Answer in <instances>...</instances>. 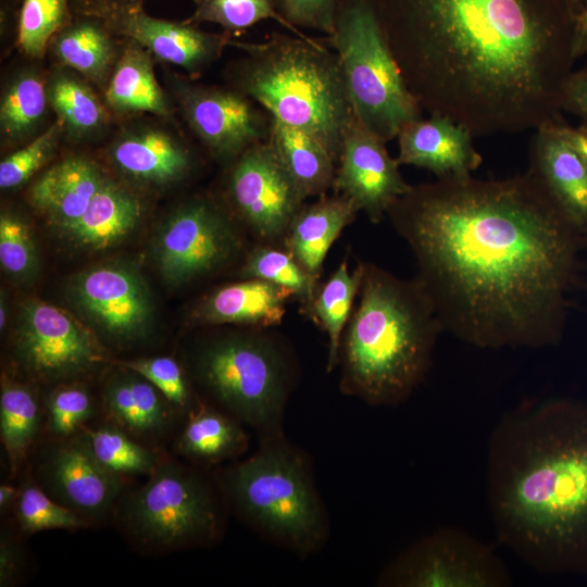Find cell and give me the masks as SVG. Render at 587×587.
I'll return each instance as SVG.
<instances>
[{
    "label": "cell",
    "instance_id": "obj_1",
    "mask_svg": "<svg viewBox=\"0 0 587 587\" xmlns=\"http://www.w3.org/2000/svg\"><path fill=\"white\" fill-rule=\"evenodd\" d=\"M387 215L444 330L478 348L559 345L587 235L532 171L436 178Z\"/></svg>",
    "mask_w": 587,
    "mask_h": 587
},
{
    "label": "cell",
    "instance_id": "obj_2",
    "mask_svg": "<svg viewBox=\"0 0 587 587\" xmlns=\"http://www.w3.org/2000/svg\"><path fill=\"white\" fill-rule=\"evenodd\" d=\"M404 82L475 137L563 120L577 17L564 0H377Z\"/></svg>",
    "mask_w": 587,
    "mask_h": 587
},
{
    "label": "cell",
    "instance_id": "obj_3",
    "mask_svg": "<svg viewBox=\"0 0 587 587\" xmlns=\"http://www.w3.org/2000/svg\"><path fill=\"white\" fill-rule=\"evenodd\" d=\"M487 494L498 540L545 574H587V400H527L494 427Z\"/></svg>",
    "mask_w": 587,
    "mask_h": 587
},
{
    "label": "cell",
    "instance_id": "obj_4",
    "mask_svg": "<svg viewBox=\"0 0 587 587\" xmlns=\"http://www.w3.org/2000/svg\"><path fill=\"white\" fill-rule=\"evenodd\" d=\"M361 265L357 304L339 348L340 390L370 405H397L424 379L444 328L416 278Z\"/></svg>",
    "mask_w": 587,
    "mask_h": 587
},
{
    "label": "cell",
    "instance_id": "obj_5",
    "mask_svg": "<svg viewBox=\"0 0 587 587\" xmlns=\"http://www.w3.org/2000/svg\"><path fill=\"white\" fill-rule=\"evenodd\" d=\"M243 52L226 71L228 86L271 116L317 139L338 163L355 122L337 53L321 40L272 33L265 40H229Z\"/></svg>",
    "mask_w": 587,
    "mask_h": 587
},
{
    "label": "cell",
    "instance_id": "obj_6",
    "mask_svg": "<svg viewBox=\"0 0 587 587\" xmlns=\"http://www.w3.org/2000/svg\"><path fill=\"white\" fill-rule=\"evenodd\" d=\"M221 483L237 514L265 539L302 557L325 544L327 514L310 461L284 435L260 439L259 449L227 467Z\"/></svg>",
    "mask_w": 587,
    "mask_h": 587
},
{
    "label": "cell",
    "instance_id": "obj_7",
    "mask_svg": "<svg viewBox=\"0 0 587 587\" xmlns=\"http://www.w3.org/2000/svg\"><path fill=\"white\" fill-rule=\"evenodd\" d=\"M260 329L209 340L196 353L193 370L224 412L266 439L284 435L292 366L275 338Z\"/></svg>",
    "mask_w": 587,
    "mask_h": 587
},
{
    "label": "cell",
    "instance_id": "obj_8",
    "mask_svg": "<svg viewBox=\"0 0 587 587\" xmlns=\"http://www.w3.org/2000/svg\"><path fill=\"white\" fill-rule=\"evenodd\" d=\"M326 41L337 53L355 120L384 142L422 117L387 40L377 0H342Z\"/></svg>",
    "mask_w": 587,
    "mask_h": 587
},
{
    "label": "cell",
    "instance_id": "obj_9",
    "mask_svg": "<svg viewBox=\"0 0 587 587\" xmlns=\"http://www.w3.org/2000/svg\"><path fill=\"white\" fill-rule=\"evenodd\" d=\"M122 525L138 545L173 550L207 545L220 534L222 512L214 489L196 471L160 463L126 500Z\"/></svg>",
    "mask_w": 587,
    "mask_h": 587
},
{
    "label": "cell",
    "instance_id": "obj_10",
    "mask_svg": "<svg viewBox=\"0 0 587 587\" xmlns=\"http://www.w3.org/2000/svg\"><path fill=\"white\" fill-rule=\"evenodd\" d=\"M512 576L494 550L471 534L444 527L403 550L377 585L395 587H507Z\"/></svg>",
    "mask_w": 587,
    "mask_h": 587
},
{
    "label": "cell",
    "instance_id": "obj_11",
    "mask_svg": "<svg viewBox=\"0 0 587 587\" xmlns=\"http://www.w3.org/2000/svg\"><path fill=\"white\" fill-rule=\"evenodd\" d=\"M240 249L228 212L213 200L197 198L165 221L154 252L163 277L172 285H184L222 267Z\"/></svg>",
    "mask_w": 587,
    "mask_h": 587
},
{
    "label": "cell",
    "instance_id": "obj_12",
    "mask_svg": "<svg viewBox=\"0 0 587 587\" xmlns=\"http://www.w3.org/2000/svg\"><path fill=\"white\" fill-rule=\"evenodd\" d=\"M226 197L260 241L274 245L284 240L307 199L267 140L251 146L229 164Z\"/></svg>",
    "mask_w": 587,
    "mask_h": 587
},
{
    "label": "cell",
    "instance_id": "obj_13",
    "mask_svg": "<svg viewBox=\"0 0 587 587\" xmlns=\"http://www.w3.org/2000/svg\"><path fill=\"white\" fill-rule=\"evenodd\" d=\"M174 93L189 128L209 153L230 164L268 137L271 115L237 89L176 79Z\"/></svg>",
    "mask_w": 587,
    "mask_h": 587
},
{
    "label": "cell",
    "instance_id": "obj_14",
    "mask_svg": "<svg viewBox=\"0 0 587 587\" xmlns=\"http://www.w3.org/2000/svg\"><path fill=\"white\" fill-rule=\"evenodd\" d=\"M15 353L29 375L47 382L85 373L103 361L90 332L65 311L40 301L21 310Z\"/></svg>",
    "mask_w": 587,
    "mask_h": 587
},
{
    "label": "cell",
    "instance_id": "obj_15",
    "mask_svg": "<svg viewBox=\"0 0 587 587\" xmlns=\"http://www.w3.org/2000/svg\"><path fill=\"white\" fill-rule=\"evenodd\" d=\"M399 166L398 160L388 153L386 142L355 120L346 136L332 189L349 199L371 222L378 223L412 187Z\"/></svg>",
    "mask_w": 587,
    "mask_h": 587
},
{
    "label": "cell",
    "instance_id": "obj_16",
    "mask_svg": "<svg viewBox=\"0 0 587 587\" xmlns=\"http://www.w3.org/2000/svg\"><path fill=\"white\" fill-rule=\"evenodd\" d=\"M38 476L51 497L87 521L104 516L122 489L121 477L103 467L78 435L57 440Z\"/></svg>",
    "mask_w": 587,
    "mask_h": 587
},
{
    "label": "cell",
    "instance_id": "obj_17",
    "mask_svg": "<svg viewBox=\"0 0 587 587\" xmlns=\"http://www.w3.org/2000/svg\"><path fill=\"white\" fill-rule=\"evenodd\" d=\"M73 295L85 314L116 339H135L149 324L147 288L129 268L105 265L88 270L75 279Z\"/></svg>",
    "mask_w": 587,
    "mask_h": 587
},
{
    "label": "cell",
    "instance_id": "obj_18",
    "mask_svg": "<svg viewBox=\"0 0 587 587\" xmlns=\"http://www.w3.org/2000/svg\"><path fill=\"white\" fill-rule=\"evenodd\" d=\"M105 23L116 36L135 40L158 59L190 74H198L218 60L232 39L227 32H204L186 21L154 17L145 10Z\"/></svg>",
    "mask_w": 587,
    "mask_h": 587
},
{
    "label": "cell",
    "instance_id": "obj_19",
    "mask_svg": "<svg viewBox=\"0 0 587 587\" xmlns=\"http://www.w3.org/2000/svg\"><path fill=\"white\" fill-rule=\"evenodd\" d=\"M475 136L463 125L429 115L404 126L397 136L398 162L425 168L437 178L471 176L483 163Z\"/></svg>",
    "mask_w": 587,
    "mask_h": 587
},
{
    "label": "cell",
    "instance_id": "obj_20",
    "mask_svg": "<svg viewBox=\"0 0 587 587\" xmlns=\"http://www.w3.org/2000/svg\"><path fill=\"white\" fill-rule=\"evenodd\" d=\"M528 170L566 217L587 235V163L557 132L553 123L534 130Z\"/></svg>",
    "mask_w": 587,
    "mask_h": 587
},
{
    "label": "cell",
    "instance_id": "obj_21",
    "mask_svg": "<svg viewBox=\"0 0 587 587\" xmlns=\"http://www.w3.org/2000/svg\"><path fill=\"white\" fill-rule=\"evenodd\" d=\"M110 158L125 176L140 184L165 186L184 178L192 158L185 143L172 133L155 126L124 130L112 142Z\"/></svg>",
    "mask_w": 587,
    "mask_h": 587
},
{
    "label": "cell",
    "instance_id": "obj_22",
    "mask_svg": "<svg viewBox=\"0 0 587 587\" xmlns=\"http://www.w3.org/2000/svg\"><path fill=\"white\" fill-rule=\"evenodd\" d=\"M294 294L276 284L241 278L214 289L193 310L196 323L267 328L282 323Z\"/></svg>",
    "mask_w": 587,
    "mask_h": 587
},
{
    "label": "cell",
    "instance_id": "obj_23",
    "mask_svg": "<svg viewBox=\"0 0 587 587\" xmlns=\"http://www.w3.org/2000/svg\"><path fill=\"white\" fill-rule=\"evenodd\" d=\"M105 179L91 160L70 157L39 176L30 188L29 198L50 223L67 233L86 212Z\"/></svg>",
    "mask_w": 587,
    "mask_h": 587
},
{
    "label": "cell",
    "instance_id": "obj_24",
    "mask_svg": "<svg viewBox=\"0 0 587 587\" xmlns=\"http://www.w3.org/2000/svg\"><path fill=\"white\" fill-rule=\"evenodd\" d=\"M358 213L346 197L323 195L301 207L290 223L283 246L310 274L320 278L332 245Z\"/></svg>",
    "mask_w": 587,
    "mask_h": 587
},
{
    "label": "cell",
    "instance_id": "obj_25",
    "mask_svg": "<svg viewBox=\"0 0 587 587\" xmlns=\"http://www.w3.org/2000/svg\"><path fill=\"white\" fill-rule=\"evenodd\" d=\"M117 38L103 20L74 15L55 34L49 48L61 66L104 90L121 54Z\"/></svg>",
    "mask_w": 587,
    "mask_h": 587
},
{
    "label": "cell",
    "instance_id": "obj_26",
    "mask_svg": "<svg viewBox=\"0 0 587 587\" xmlns=\"http://www.w3.org/2000/svg\"><path fill=\"white\" fill-rule=\"evenodd\" d=\"M124 39L126 42L103 90L105 105L122 115L172 116V107L155 77L152 54L135 40Z\"/></svg>",
    "mask_w": 587,
    "mask_h": 587
},
{
    "label": "cell",
    "instance_id": "obj_27",
    "mask_svg": "<svg viewBox=\"0 0 587 587\" xmlns=\"http://www.w3.org/2000/svg\"><path fill=\"white\" fill-rule=\"evenodd\" d=\"M103 400L111 421L135 438H158L172 425L174 408L134 371L113 378L105 387Z\"/></svg>",
    "mask_w": 587,
    "mask_h": 587
},
{
    "label": "cell",
    "instance_id": "obj_28",
    "mask_svg": "<svg viewBox=\"0 0 587 587\" xmlns=\"http://www.w3.org/2000/svg\"><path fill=\"white\" fill-rule=\"evenodd\" d=\"M266 140L305 198L333 188L336 161L317 139L271 116Z\"/></svg>",
    "mask_w": 587,
    "mask_h": 587
},
{
    "label": "cell",
    "instance_id": "obj_29",
    "mask_svg": "<svg viewBox=\"0 0 587 587\" xmlns=\"http://www.w3.org/2000/svg\"><path fill=\"white\" fill-rule=\"evenodd\" d=\"M241 422L214 407L200 405L187 416L176 441L179 454L200 465H213L241 454L248 436Z\"/></svg>",
    "mask_w": 587,
    "mask_h": 587
},
{
    "label": "cell",
    "instance_id": "obj_30",
    "mask_svg": "<svg viewBox=\"0 0 587 587\" xmlns=\"http://www.w3.org/2000/svg\"><path fill=\"white\" fill-rule=\"evenodd\" d=\"M139 200L130 191L107 177L83 216L66 233L88 248H104L118 241L138 224Z\"/></svg>",
    "mask_w": 587,
    "mask_h": 587
},
{
    "label": "cell",
    "instance_id": "obj_31",
    "mask_svg": "<svg viewBox=\"0 0 587 587\" xmlns=\"http://www.w3.org/2000/svg\"><path fill=\"white\" fill-rule=\"evenodd\" d=\"M49 107L72 139H84L100 132L108 123V107L83 76L62 66L46 82Z\"/></svg>",
    "mask_w": 587,
    "mask_h": 587
},
{
    "label": "cell",
    "instance_id": "obj_32",
    "mask_svg": "<svg viewBox=\"0 0 587 587\" xmlns=\"http://www.w3.org/2000/svg\"><path fill=\"white\" fill-rule=\"evenodd\" d=\"M361 278V262L350 273L345 259L329 278L317 286L312 300L303 307V311L327 335V372L338 366L341 336L351 315Z\"/></svg>",
    "mask_w": 587,
    "mask_h": 587
},
{
    "label": "cell",
    "instance_id": "obj_33",
    "mask_svg": "<svg viewBox=\"0 0 587 587\" xmlns=\"http://www.w3.org/2000/svg\"><path fill=\"white\" fill-rule=\"evenodd\" d=\"M49 107L46 82L35 71L16 74L0 101V132L4 142L18 143L35 134Z\"/></svg>",
    "mask_w": 587,
    "mask_h": 587
},
{
    "label": "cell",
    "instance_id": "obj_34",
    "mask_svg": "<svg viewBox=\"0 0 587 587\" xmlns=\"http://www.w3.org/2000/svg\"><path fill=\"white\" fill-rule=\"evenodd\" d=\"M78 434L96 460L120 477L150 475L160 464L153 450L116 425L85 428Z\"/></svg>",
    "mask_w": 587,
    "mask_h": 587
},
{
    "label": "cell",
    "instance_id": "obj_35",
    "mask_svg": "<svg viewBox=\"0 0 587 587\" xmlns=\"http://www.w3.org/2000/svg\"><path fill=\"white\" fill-rule=\"evenodd\" d=\"M40 419L38 401L27 387L9 380L2 382L0 434L12 472L26 458L37 436Z\"/></svg>",
    "mask_w": 587,
    "mask_h": 587
},
{
    "label": "cell",
    "instance_id": "obj_36",
    "mask_svg": "<svg viewBox=\"0 0 587 587\" xmlns=\"http://www.w3.org/2000/svg\"><path fill=\"white\" fill-rule=\"evenodd\" d=\"M240 278L263 279L289 289L303 307L313 298L319 278L310 274L283 246L260 242L246 257Z\"/></svg>",
    "mask_w": 587,
    "mask_h": 587
},
{
    "label": "cell",
    "instance_id": "obj_37",
    "mask_svg": "<svg viewBox=\"0 0 587 587\" xmlns=\"http://www.w3.org/2000/svg\"><path fill=\"white\" fill-rule=\"evenodd\" d=\"M74 15L71 0H22L16 21L21 52L42 59L52 38Z\"/></svg>",
    "mask_w": 587,
    "mask_h": 587
},
{
    "label": "cell",
    "instance_id": "obj_38",
    "mask_svg": "<svg viewBox=\"0 0 587 587\" xmlns=\"http://www.w3.org/2000/svg\"><path fill=\"white\" fill-rule=\"evenodd\" d=\"M192 2L193 11L185 20L190 24L214 23L224 28V32L239 34L271 18L294 35L310 37L282 17L274 0H192Z\"/></svg>",
    "mask_w": 587,
    "mask_h": 587
},
{
    "label": "cell",
    "instance_id": "obj_39",
    "mask_svg": "<svg viewBox=\"0 0 587 587\" xmlns=\"http://www.w3.org/2000/svg\"><path fill=\"white\" fill-rule=\"evenodd\" d=\"M15 511L18 525L26 533L77 529L86 527L88 522L32 483L20 489Z\"/></svg>",
    "mask_w": 587,
    "mask_h": 587
},
{
    "label": "cell",
    "instance_id": "obj_40",
    "mask_svg": "<svg viewBox=\"0 0 587 587\" xmlns=\"http://www.w3.org/2000/svg\"><path fill=\"white\" fill-rule=\"evenodd\" d=\"M64 134V125L57 118L28 143L4 158L0 163L1 189L16 188L28 180L54 155Z\"/></svg>",
    "mask_w": 587,
    "mask_h": 587
},
{
    "label": "cell",
    "instance_id": "obj_41",
    "mask_svg": "<svg viewBox=\"0 0 587 587\" xmlns=\"http://www.w3.org/2000/svg\"><path fill=\"white\" fill-rule=\"evenodd\" d=\"M122 365L149 380L175 411L188 416L201 402L192 396L185 374L173 358L155 357L125 361Z\"/></svg>",
    "mask_w": 587,
    "mask_h": 587
},
{
    "label": "cell",
    "instance_id": "obj_42",
    "mask_svg": "<svg viewBox=\"0 0 587 587\" xmlns=\"http://www.w3.org/2000/svg\"><path fill=\"white\" fill-rule=\"evenodd\" d=\"M47 428L57 439L76 436L92 417L95 403L90 394L80 386L55 388L47 398Z\"/></svg>",
    "mask_w": 587,
    "mask_h": 587
},
{
    "label": "cell",
    "instance_id": "obj_43",
    "mask_svg": "<svg viewBox=\"0 0 587 587\" xmlns=\"http://www.w3.org/2000/svg\"><path fill=\"white\" fill-rule=\"evenodd\" d=\"M0 262L9 274L25 276L35 266L36 252L29 229L18 216H0Z\"/></svg>",
    "mask_w": 587,
    "mask_h": 587
},
{
    "label": "cell",
    "instance_id": "obj_44",
    "mask_svg": "<svg viewBox=\"0 0 587 587\" xmlns=\"http://www.w3.org/2000/svg\"><path fill=\"white\" fill-rule=\"evenodd\" d=\"M282 17L291 26L330 35L342 0H274Z\"/></svg>",
    "mask_w": 587,
    "mask_h": 587
},
{
    "label": "cell",
    "instance_id": "obj_45",
    "mask_svg": "<svg viewBox=\"0 0 587 587\" xmlns=\"http://www.w3.org/2000/svg\"><path fill=\"white\" fill-rule=\"evenodd\" d=\"M562 112L574 116L576 127L587 132V63L571 73L562 95Z\"/></svg>",
    "mask_w": 587,
    "mask_h": 587
},
{
    "label": "cell",
    "instance_id": "obj_46",
    "mask_svg": "<svg viewBox=\"0 0 587 587\" xmlns=\"http://www.w3.org/2000/svg\"><path fill=\"white\" fill-rule=\"evenodd\" d=\"M146 0H71L75 15H88L111 22L143 10Z\"/></svg>",
    "mask_w": 587,
    "mask_h": 587
},
{
    "label": "cell",
    "instance_id": "obj_47",
    "mask_svg": "<svg viewBox=\"0 0 587 587\" xmlns=\"http://www.w3.org/2000/svg\"><path fill=\"white\" fill-rule=\"evenodd\" d=\"M18 553L8 538L1 539L0 548V583L8 586L13 583L18 570Z\"/></svg>",
    "mask_w": 587,
    "mask_h": 587
},
{
    "label": "cell",
    "instance_id": "obj_48",
    "mask_svg": "<svg viewBox=\"0 0 587 587\" xmlns=\"http://www.w3.org/2000/svg\"><path fill=\"white\" fill-rule=\"evenodd\" d=\"M557 132L576 150L587 163V132L572 126L561 120L553 123Z\"/></svg>",
    "mask_w": 587,
    "mask_h": 587
},
{
    "label": "cell",
    "instance_id": "obj_49",
    "mask_svg": "<svg viewBox=\"0 0 587 587\" xmlns=\"http://www.w3.org/2000/svg\"><path fill=\"white\" fill-rule=\"evenodd\" d=\"M586 54H587V15L583 14L577 20L576 55L578 59Z\"/></svg>",
    "mask_w": 587,
    "mask_h": 587
},
{
    "label": "cell",
    "instance_id": "obj_50",
    "mask_svg": "<svg viewBox=\"0 0 587 587\" xmlns=\"http://www.w3.org/2000/svg\"><path fill=\"white\" fill-rule=\"evenodd\" d=\"M18 495L20 489L14 488L12 485L4 484L0 486V510L2 513L15 505Z\"/></svg>",
    "mask_w": 587,
    "mask_h": 587
},
{
    "label": "cell",
    "instance_id": "obj_51",
    "mask_svg": "<svg viewBox=\"0 0 587 587\" xmlns=\"http://www.w3.org/2000/svg\"><path fill=\"white\" fill-rule=\"evenodd\" d=\"M573 14L579 18L585 12V0H564Z\"/></svg>",
    "mask_w": 587,
    "mask_h": 587
},
{
    "label": "cell",
    "instance_id": "obj_52",
    "mask_svg": "<svg viewBox=\"0 0 587 587\" xmlns=\"http://www.w3.org/2000/svg\"><path fill=\"white\" fill-rule=\"evenodd\" d=\"M7 303L5 301L3 300V296L1 298V304H0V328L1 330L4 328L5 324H7Z\"/></svg>",
    "mask_w": 587,
    "mask_h": 587
},
{
    "label": "cell",
    "instance_id": "obj_53",
    "mask_svg": "<svg viewBox=\"0 0 587 587\" xmlns=\"http://www.w3.org/2000/svg\"><path fill=\"white\" fill-rule=\"evenodd\" d=\"M584 14L587 15V0H585V12H584Z\"/></svg>",
    "mask_w": 587,
    "mask_h": 587
},
{
    "label": "cell",
    "instance_id": "obj_54",
    "mask_svg": "<svg viewBox=\"0 0 587 587\" xmlns=\"http://www.w3.org/2000/svg\"><path fill=\"white\" fill-rule=\"evenodd\" d=\"M18 1H22V0H18Z\"/></svg>",
    "mask_w": 587,
    "mask_h": 587
}]
</instances>
